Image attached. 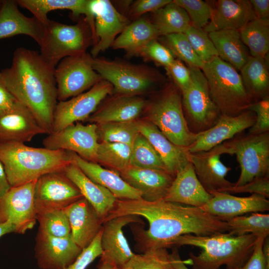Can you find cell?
<instances>
[{
  "label": "cell",
  "instance_id": "6da1fadb",
  "mask_svg": "<svg viewBox=\"0 0 269 269\" xmlns=\"http://www.w3.org/2000/svg\"><path fill=\"white\" fill-rule=\"evenodd\" d=\"M126 215L141 216L148 221L147 230L136 231V239L143 252L171 247L172 241L186 234L211 236L228 232L226 222L198 207L165 201L142 198L117 199L103 222Z\"/></svg>",
  "mask_w": 269,
  "mask_h": 269
},
{
  "label": "cell",
  "instance_id": "7a4b0ae2",
  "mask_svg": "<svg viewBox=\"0 0 269 269\" xmlns=\"http://www.w3.org/2000/svg\"><path fill=\"white\" fill-rule=\"evenodd\" d=\"M55 68L37 51L19 47L10 67L0 72L8 90L34 115L47 133H52L53 116L58 102Z\"/></svg>",
  "mask_w": 269,
  "mask_h": 269
},
{
  "label": "cell",
  "instance_id": "3957f363",
  "mask_svg": "<svg viewBox=\"0 0 269 269\" xmlns=\"http://www.w3.org/2000/svg\"><path fill=\"white\" fill-rule=\"evenodd\" d=\"M257 237L248 234L234 236L221 233L211 236L186 234L180 236L171 244L173 246H192L202 249L195 255L189 254L193 269H219L223 265L227 269L243 266L251 256Z\"/></svg>",
  "mask_w": 269,
  "mask_h": 269
},
{
  "label": "cell",
  "instance_id": "277c9868",
  "mask_svg": "<svg viewBox=\"0 0 269 269\" xmlns=\"http://www.w3.org/2000/svg\"><path fill=\"white\" fill-rule=\"evenodd\" d=\"M0 161L11 187L35 181L47 173L63 171L71 163L65 150L18 142L0 143Z\"/></svg>",
  "mask_w": 269,
  "mask_h": 269
},
{
  "label": "cell",
  "instance_id": "5b68a950",
  "mask_svg": "<svg viewBox=\"0 0 269 269\" xmlns=\"http://www.w3.org/2000/svg\"><path fill=\"white\" fill-rule=\"evenodd\" d=\"M201 70L221 115L236 116L249 109L253 101L234 67L218 56L205 63Z\"/></svg>",
  "mask_w": 269,
  "mask_h": 269
},
{
  "label": "cell",
  "instance_id": "8992f818",
  "mask_svg": "<svg viewBox=\"0 0 269 269\" xmlns=\"http://www.w3.org/2000/svg\"><path fill=\"white\" fill-rule=\"evenodd\" d=\"M147 120L177 146L187 147L195 139L184 117L181 91L172 82L147 104Z\"/></svg>",
  "mask_w": 269,
  "mask_h": 269
},
{
  "label": "cell",
  "instance_id": "52a82bcc",
  "mask_svg": "<svg viewBox=\"0 0 269 269\" xmlns=\"http://www.w3.org/2000/svg\"><path fill=\"white\" fill-rule=\"evenodd\" d=\"M44 25L40 54L54 68L62 59L86 53L88 48L93 46L92 31L85 16L73 25L49 19Z\"/></svg>",
  "mask_w": 269,
  "mask_h": 269
},
{
  "label": "cell",
  "instance_id": "ba28073f",
  "mask_svg": "<svg viewBox=\"0 0 269 269\" xmlns=\"http://www.w3.org/2000/svg\"><path fill=\"white\" fill-rule=\"evenodd\" d=\"M92 65L102 79L111 84L113 92L119 94L138 95L164 79L150 67L119 60L93 57Z\"/></svg>",
  "mask_w": 269,
  "mask_h": 269
},
{
  "label": "cell",
  "instance_id": "9c48e42d",
  "mask_svg": "<svg viewBox=\"0 0 269 269\" xmlns=\"http://www.w3.org/2000/svg\"><path fill=\"white\" fill-rule=\"evenodd\" d=\"M223 154L236 155L241 169L234 186L269 176V132L239 134L221 144Z\"/></svg>",
  "mask_w": 269,
  "mask_h": 269
},
{
  "label": "cell",
  "instance_id": "30bf717a",
  "mask_svg": "<svg viewBox=\"0 0 269 269\" xmlns=\"http://www.w3.org/2000/svg\"><path fill=\"white\" fill-rule=\"evenodd\" d=\"M188 68L191 79L188 86L181 91L182 105L187 126L196 134L213 127L221 114L211 98L202 70Z\"/></svg>",
  "mask_w": 269,
  "mask_h": 269
},
{
  "label": "cell",
  "instance_id": "8fae6325",
  "mask_svg": "<svg viewBox=\"0 0 269 269\" xmlns=\"http://www.w3.org/2000/svg\"><path fill=\"white\" fill-rule=\"evenodd\" d=\"M90 54L62 59L54 69L57 100L66 101L88 90L102 80L92 67Z\"/></svg>",
  "mask_w": 269,
  "mask_h": 269
},
{
  "label": "cell",
  "instance_id": "7c38bea8",
  "mask_svg": "<svg viewBox=\"0 0 269 269\" xmlns=\"http://www.w3.org/2000/svg\"><path fill=\"white\" fill-rule=\"evenodd\" d=\"M113 92L109 82L101 80L86 92L63 101H58L53 116L52 132L80 121H85L102 101Z\"/></svg>",
  "mask_w": 269,
  "mask_h": 269
},
{
  "label": "cell",
  "instance_id": "4fadbf2b",
  "mask_svg": "<svg viewBox=\"0 0 269 269\" xmlns=\"http://www.w3.org/2000/svg\"><path fill=\"white\" fill-rule=\"evenodd\" d=\"M82 197L64 170L46 173L36 180L33 199L36 214L65 209Z\"/></svg>",
  "mask_w": 269,
  "mask_h": 269
},
{
  "label": "cell",
  "instance_id": "5bb4252c",
  "mask_svg": "<svg viewBox=\"0 0 269 269\" xmlns=\"http://www.w3.org/2000/svg\"><path fill=\"white\" fill-rule=\"evenodd\" d=\"M98 138L96 124L84 125L76 122L48 134L42 144L46 148L70 151L88 161L97 163Z\"/></svg>",
  "mask_w": 269,
  "mask_h": 269
},
{
  "label": "cell",
  "instance_id": "9a60e30c",
  "mask_svg": "<svg viewBox=\"0 0 269 269\" xmlns=\"http://www.w3.org/2000/svg\"><path fill=\"white\" fill-rule=\"evenodd\" d=\"M36 180L11 187L0 198V224H11L15 228L16 233L24 234L36 223L33 199Z\"/></svg>",
  "mask_w": 269,
  "mask_h": 269
},
{
  "label": "cell",
  "instance_id": "2e32d148",
  "mask_svg": "<svg viewBox=\"0 0 269 269\" xmlns=\"http://www.w3.org/2000/svg\"><path fill=\"white\" fill-rule=\"evenodd\" d=\"M90 8L95 21L94 40L90 54L95 58L112 47L130 22L108 0H90Z\"/></svg>",
  "mask_w": 269,
  "mask_h": 269
},
{
  "label": "cell",
  "instance_id": "e0dca14e",
  "mask_svg": "<svg viewBox=\"0 0 269 269\" xmlns=\"http://www.w3.org/2000/svg\"><path fill=\"white\" fill-rule=\"evenodd\" d=\"M255 121V114L249 110L236 116L221 115L213 127L196 134L194 141L187 150L190 153L208 151L250 129Z\"/></svg>",
  "mask_w": 269,
  "mask_h": 269
},
{
  "label": "cell",
  "instance_id": "ac0fdd59",
  "mask_svg": "<svg viewBox=\"0 0 269 269\" xmlns=\"http://www.w3.org/2000/svg\"><path fill=\"white\" fill-rule=\"evenodd\" d=\"M139 216L117 217L103 223L101 239V261L122 268L135 255L125 237L123 228L131 223H141Z\"/></svg>",
  "mask_w": 269,
  "mask_h": 269
},
{
  "label": "cell",
  "instance_id": "d6986e66",
  "mask_svg": "<svg viewBox=\"0 0 269 269\" xmlns=\"http://www.w3.org/2000/svg\"><path fill=\"white\" fill-rule=\"evenodd\" d=\"M35 257L41 269H65L77 259L82 249L71 234L55 237L38 230L36 237Z\"/></svg>",
  "mask_w": 269,
  "mask_h": 269
},
{
  "label": "cell",
  "instance_id": "ffe728a7",
  "mask_svg": "<svg viewBox=\"0 0 269 269\" xmlns=\"http://www.w3.org/2000/svg\"><path fill=\"white\" fill-rule=\"evenodd\" d=\"M211 198L200 207L204 211L226 221L248 213L269 210V200L256 194L248 197H238L226 192L214 191Z\"/></svg>",
  "mask_w": 269,
  "mask_h": 269
},
{
  "label": "cell",
  "instance_id": "44dd1931",
  "mask_svg": "<svg viewBox=\"0 0 269 269\" xmlns=\"http://www.w3.org/2000/svg\"><path fill=\"white\" fill-rule=\"evenodd\" d=\"M43 134L47 133L32 113L19 102L0 113V143H24Z\"/></svg>",
  "mask_w": 269,
  "mask_h": 269
},
{
  "label": "cell",
  "instance_id": "7402d4cb",
  "mask_svg": "<svg viewBox=\"0 0 269 269\" xmlns=\"http://www.w3.org/2000/svg\"><path fill=\"white\" fill-rule=\"evenodd\" d=\"M223 154L220 145L207 151L189 154V161L193 167L196 176L205 189L209 193L214 191L222 192L233 186L226 178L232 170L220 160Z\"/></svg>",
  "mask_w": 269,
  "mask_h": 269
},
{
  "label": "cell",
  "instance_id": "603a6c76",
  "mask_svg": "<svg viewBox=\"0 0 269 269\" xmlns=\"http://www.w3.org/2000/svg\"><path fill=\"white\" fill-rule=\"evenodd\" d=\"M66 152L71 163L77 166L92 181L109 190L117 199L142 198L141 193L126 182L117 171L88 161L75 152Z\"/></svg>",
  "mask_w": 269,
  "mask_h": 269
},
{
  "label": "cell",
  "instance_id": "cb8c5ba5",
  "mask_svg": "<svg viewBox=\"0 0 269 269\" xmlns=\"http://www.w3.org/2000/svg\"><path fill=\"white\" fill-rule=\"evenodd\" d=\"M118 173L141 193L142 199L148 201L163 199L174 178L165 171L131 165Z\"/></svg>",
  "mask_w": 269,
  "mask_h": 269
},
{
  "label": "cell",
  "instance_id": "d4e9b609",
  "mask_svg": "<svg viewBox=\"0 0 269 269\" xmlns=\"http://www.w3.org/2000/svg\"><path fill=\"white\" fill-rule=\"evenodd\" d=\"M76 244L82 250L88 247L100 231L103 219L84 197L65 208Z\"/></svg>",
  "mask_w": 269,
  "mask_h": 269
},
{
  "label": "cell",
  "instance_id": "484cf974",
  "mask_svg": "<svg viewBox=\"0 0 269 269\" xmlns=\"http://www.w3.org/2000/svg\"><path fill=\"white\" fill-rule=\"evenodd\" d=\"M136 123L139 133L153 146L167 172L174 177L178 171L189 162V152L187 147L179 146L171 142L148 120H136Z\"/></svg>",
  "mask_w": 269,
  "mask_h": 269
},
{
  "label": "cell",
  "instance_id": "4316f807",
  "mask_svg": "<svg viewBox=\"0 0 269 269\" xmlns=\"http://www.w3.org/2000/svg\"><path fill=\"white\" fill-rule=\"evenodd\" d=\"M14 0H2L0 6V40L23 34L40 45L44 33L43 23L34 17L26 16L18 9Z\"/></svg>",
  "mask_w": 269,
  "mask_h": 269
},
{
  "label": "cell",
  "instance_id": "83f0119b",
  "mask_svg": "<svg viewBox=\"0 0 269 269\" xmlns=\"http://www.w3.org/2000/svg\"><path fill=\"white\" fill-rule=\"evenodd\" d=\"M212 197L199 181L189 162L176 173L163 200L200 208Z\"/></svg>",
  "mask_w": 269,
  "mask_h": 269
},
{
  "label": "cell",
  "instance_id": "f1b7e54d",
  "mask_svg": "<svg viewBox=\"0 0 269 269\" xmlns=\"http://www.w3.org/2000/svg\"><path fill=\"white\" fill-rule=\"evenodd\" d=\"M146 106L138 95L117 94L98 107L85 122L97 125L136 120Z\"/></svg>",
  "mask_w": 269,
  "mask_h": 269
},
{
  "label": "cell",
  "instance_id": "f546056e",
  "mask_svg": "<svg viewBox=\"0 0 269 269\" xmlns=\"http://www.w3.org/2000/svg\"><path fill=\"white\" fill-rule=\"evenodd\" d=\"M213 8L211 19L203 29L207 33L221 30H239L257 18L248 0H218Z\"/></svg>",
  "mask_w": 269,
  "mask_h": 269
},
{
  "label": "cell",
  "instance_id": "4dcf8cb0",
  "mask_svg": "<svg viewBox=\"0 0 269 269\" xmlns=\"http://www.w3.org/2000/svg\"><path fill=\"white\" fill-rule=\"evenodd\" d=\"M64 172L103 221L114 208L117 199L107 189L90 179L73 163L68 165Z\"/></svg>",
  "mask_w": 269,
  "mask_h": 269
},
{
  "label": "cell",
  "instance_id": "1f68e13d",
  "mask_svg": "<svg viewBox=\"0 0 269 269\" xmlns=\"http://www.w3.org/2000/svg\"><path fill=\"white\" fill-rule=\"evenodd\" d=\"M18 5L27 9L33 16L45 24L49 19L47 14L56 10H69L73 17L84 15L94 38L95 21L90 8V0H17Z\"/></svg>",
  "mask_w": 269,
  "mask_h": 269
},
{
  "label": "cell",
  "instance_id": "d6a6232c",
  "mask_svg": "<svg viewBox=\"0 0 269 269\" xmlns=\"http://www.w3.org/2000/svg\"><path fill=\"white\" fill-rule=\"evenodd\" d=\"M160 36L151 21L139 18L130 23L115 40L112 47L123 49L129 56H136L143 46Z\"/></svg>",
  "mask_w": 269,
  "mask_h": 269
},
{
  "label": "cell",
  "instance_id": "836d02e7",
  "mask_svg": "<svg viewBox=\"0 0 269 269\" xmlns=\"http://www.w3.org/2000/svg\"><path fill=\"white\" fill-rule=\"evenodd\" d=\"M208 33L218 57L237 71L240 70L251 56L241 39L239 30H221Z\"/></svg>",
  "mask_w": 269,
  "mask_h": 269
},
{
  "label": "cell",
  "instance_id": "e575fe53",
  "mask_svg": "<svg viewBox=\"0 0 269 269\" xmlns=\"http://www.w3.org/2000/svg\"><path fill=\"white\" fill-rule=\"evenodd\" d=\"M253 102L269 96V74L267 58L251 56L240 70Z\"/></svg>",
  "mask_w": 269,
  "mask_h": 269
},
{
  "label": "cell",
  "instance_id": "d590c367",
  "mask_svg": "<svg viewBox=\"0 0 269 269\" xmlns=\"http://www.w3.org/2000/svg\"><path fill=\"white\" fill-rule=\"evenodd\" d=\"M151 21L160 36L184 33L192 26L185 10L173 0L153 12Z\"/></svg>",
  "mask_w": 269,
  "mask_h": 269
},
{
  "label": "cell",
  "instance_id": "8d00e7d4",
  "mask_svg": "<svg viewBox=\"0 0 269 269\" xmlns=\"http://www.w3.org/2000/svg\"><path fill=\"white\" fill-rule=\"evenodd\" d=\"M241 39L252 57L266 58L269 50V19L255 18L239 30Z\"/></svg>",
  "mask_w": 269,
  "mask_h": 269
},
{
  "label": "cell",
  "instance_id": "74e56055",
  "mask_svg": "<svg viewBox=\"0 0 269 269\" xmlns=\"http://www.w3.org/2000/svg\"><path fill=\"white\" fill-rule=\"evenodd\" d=\"M228 233L234 236L251 234L257 238L266 239L269 234V215L252 213L227 220Z\"/></svg>",
  "mask_w": 269,
  "mask_h": 269
},
{
  "label": "cell",
  "instance_id": "f35d334b",
  "mask_svg": "<svg viewBox=\"0 0 269 269\" xmlns=\"http://www.w3.org/2000/svg\"><path fill=\"white\" fill-rule=\"evenodd\" d=\"M132 145L119 142H99L97 163L106 165L117 172L130 165Z\"/></svg>",
  "mask_w": 269,
  "mask_h": 269
},
{
  "label": "cell",
  "instance_id": "ab89813d",
  "mask_svg": "<svg viewBox=\"0 0 269 269\" xmlns=\"http://www.w3.org/2000/svg\"><path fill=\"white\" fill-rule=\"evenodd\" d=\"M158 38L174 57L185 63L187 67L201 69L204 63L194 52L184 33H172Z\"/></svg>",
  "mask_w": 269,
  "mask_h": 269
},
{
  "label": "cell",
  "instance_id": "60d3db41",
  "mask_svg": "<svg viewBox=\"0 0 269 269\" xmlns=\"http://www.w3.org/2000/svg\"><path fill=\"white\" fill-rule=\"evenodd\" d=\"M97 125L98 137L104 142H119L132 145L139 134L136 120Z\"/></svg>",
  "mask_w": 269,
  "mask_h": 269
},
{
  "label": "cell",
  "instance_id": "b9f144b4",
  "mask_svg": "<svg viewBox=\"0 0 269 269\" xmlns=\"http://www.w3.org/2000/svg\"><path fill=\"white\" fill-rule=\"evenodd\" d=\"M130 165L167 172L153 146L147 139L139 133L132 145Z\"/></svg>",
  "mask_w": 269,
  "mask_h": 269
},
{
  "label": "cell",
  "instance_id": "7bdbcfd3",
  "mask_svg": "<svg viewBox=\"0 0 269 269\" xmlns=\"http://www.w3.org/2000/svg\"><path fill=\"white\" fill-rule=\"evenodd\" d=\"M122 269H174L170 254L165 248L148 250L135 254Z\"/></svg>",
  "mask_w": 269,
  "mask_h": 269
},
{
  "label": "cell",
  "instance_id": "ee69618b",
  "mask_svg": "<svg viewBox=\"0 0 269 269\" xmlns=\"http://www.w3.org/2000/svg\"><path fill=\"white\" fill-rule=\"evenodd\" d=\"M38 230L50 236L64 238L71 234L70 226L65 209L36 214Z\"/></svg>",
  "mask_w": 269,
  "mask_h": 269
},
{
  "label": "cell",
  "instance_id": "f6af8a7d",
  "mask_svg": "<svg viewBox=\"0 0 269 269\" xmlns=\"http://www.w3.org/2000/svg\"><path fill=\"white\" fill-rule=\"evenodd\" d=\"M184 33L194 52L204 63L218 56L207 32L191 26Z\"/></svg>",
  "mask_w": 269,
  "mask_h": 269
},
{
  "label": "cell",
  "instance_id": "bcb514c9",
  "mask_svg": "<svg viewBox=\"0 0 269 269\" xmlns=\"http://www.w3.org/2000/svg\"><path fill=\"white\" fill-rule=\"evenodd\" d=\"M187 13L192 26L203 29L210 21L213 6L201 0H174Z\"/></svg>",
  "mask_w": 269,
  "mask_h": 269
},
{
  "label": "cell",
  "instance_id": "7dc6e473",
  "mask_svg": "<svg viewBox=\"0 0 269 269\" xmlns=\"http://www.w3.org/2000/svg\"><path fill=\"white\" fill-rule=\"evenodd\" d=\"M136 56L161 65L164 68L169 66L175 59L170 50L157 39L153 40L143 46Z\"/></svg>",
  "mask_w": 269,
  "mask_h": 269
},
{
  "label": "cell",
  "instance_id": "c3c4849f",
  "mask_svg": "<svg viewBox=\"0 0 269 269\" xmlns=\"http://www.w3.org/2000/svg\"><path fill=\"white\" fill-rule=\"evenodd\" d=\"M236 269H269V240L257 238L254 251L242 267Z\"/></svg>",
  "mask_w": 269,
  "mask_h": 269
},
{
  "label": "cell",
  "instance_id": "681fc988",
  "mask_svg": "<svg viewBox=\"0 0 269 269\" xmlns=\"http://www.w3.org/2000/svg\"><path fill=\"white\" fill-rule=\"evenodd\" d=\"M249 110L256 115V121L249 133L259 134L269 132V97L253 102Z\"/></svg>",
  "mask_w": 269,
  "mask_h": 269
},
{
  "label": "cell",
  "instance_id": "f907efd6",
  "mask_svg": "<svg viewBox=\"0 0 269 269\" xmlns=\"http://www.w3.org/2000/svg\"><path fill=\"white\" fill-rule=\"evenodd\" d=\"M102 228L91 244L82 252L71 264L65 269H86L97 257L101 256V239Z\"/></svg>",
  "mask_w": 269,
  "mask_h": 269
},
{
  "label": "cell",
  "instance_id": "816d5d0a",
  "mask_svg": "<svg viewBox=\"0 0 269 269\" xmlns=\"http://www.w3.org/2000/svg\"><path fill=\"white\" fill-rule=\"evenodd\" d=\"M222 192L229 194L250 193L269 198V176L256 178L239 186L233 185L224 189Z\"/></svg>",
  "mask_w": 269,
  "mask_h": 269
},
{
  "label": "cell",
  "instance_id": "f5cc1de1",
  "mask_svg": "<svg viewBox=\"0 0 269 269\" xmlns=\"http://www.w3.org/2000/svg\"><path fill=\"white\" fill-rule=\"evenodd\" d=\"M166 74L180 91L187 88L191 82V73L188 67L175 58L171 64L165 68Z\"/></svg>",
  "mask_w": 269,
  "mask_h": 269
},
{
  "label": "cell",
  "instance_id": "db71d44e",
  "mask_svg": "<svg viewBox=\"0 0 269 269\" xmlns=\"http://www.w3.org/2000/svg\"><path fill=\"white\" fill-rule=\"evenodd\" d=\"M171 0H139L134 2L129 11L130 17L134 20L146 12H154L163 7Z\"/></svg>",
  "mask_w": 269,
  "mask_h": 269
},
{
  "label": "cell",
  "instance_id": "11a10c76",
  "mask_svg": "<svg viewBox=\"0 0 269 269\" xmlns=\"http://www.w3.org/2000/svg\"><path fill=\"white\" fill-rule=\"evenodd\" d=\"M17 102L6 86L0 72V113L10 109Z\"/></svg>",
  "mask_w": 269,
  "mask_h": 269
},
{
  "label": "cell",
  "instance_id": "9f6ffc18",
  "mask_svg": "<svg viewBox=\"0 0 269 269\" xmlns=\"http://www.w3.org/2000/svg\"><path fill=\"white\" fill-rule=\"evenodd\" d=\"M250 1L257 18L269 19V0H250Z\"/></svg>",
  "mask_w": 269,
  "mask_h": 269
},
{
  "label": "cell",
  "instance_id": "6f0895ef",
  "mask_svg": "<svg viewBox=\"0 0 269 269\" xmlns=\"http://www.w3.org/2000/svg\"><path fill=\"white\" fill-rule=\"evenodd\" d=\"M11 188L3 166L0 161V198Z\"/></svg>",
  "mask_w": 269,
  "mask_h": 269
},
{
  "label": "cell",
  "instance_id": "680465c9",
  "mask_svg": "<svg viewBox=\"0 0 269 269\" xmlns=\"http://www.w3.org/2000/svg\"><path fill=\"white\" fill-rule=\"evenodd\" d=\"M171 263L174 269H189L184 261L181 260L178 250L174 248L170 254Z\"/></svg>",
  "mask_w": 269,
  "mask_h": 269
},
{
  "label": "cell",
  "instance_id": "91938a15",
  "mask_svg": "<svg viewBox=\"0 0 269 269\" xmlns=\"http://www.w3.org/2000/svg\"><path fill=\"white\" fill-rule=\"evenodd\" d=\"M15 233V228L9 223L0 224V238L7 234Z\"/></svg>",
  "mask_w": 269,
  "mask_h": 269
},
{
  "label": "cell",
  "instance_id": "94428289",
  "mask_svg": "<svg viewBox=\"0 0 269 269\" xmlns=\"http://www.w3.org/2000/svg\"><path fill=\"white\" fill-rule=\"evenodd\" d=\"M117 268V267L114 265L101 260L98 266V269H116Z\"/></svg>",
  "mask_w": 269,
  "mask_h": 269
},
{
  "label": "cell",
  "instance_id": "6125c7cd",
  "mask_svg": "<svg viewBox=\"0 0 269 269\" xmlns=\"http://www.w3.org/2000/svg\"><path fill=\"white\" fill-rule=\"evenodd\" d=\"M1 2H2V0H0V5H1Z\"/></svg>",
  "mask_w": 269,
  "mask_h": 269
},
{
  "label": "cell",
  "instance_id": "be15d7a7",
  "mask_svg": "<svg viewBox=\"0 0 269 269\" xmlns=\"http://www.w3.org/2000/svg\"><path fill=\"white\" fill-rule=\"evenodd\" d=\"M116 269H122V268H117Z\"/></svg>",
  "mask_w": 269,
  "mask_h": 269
}]
</instances>
